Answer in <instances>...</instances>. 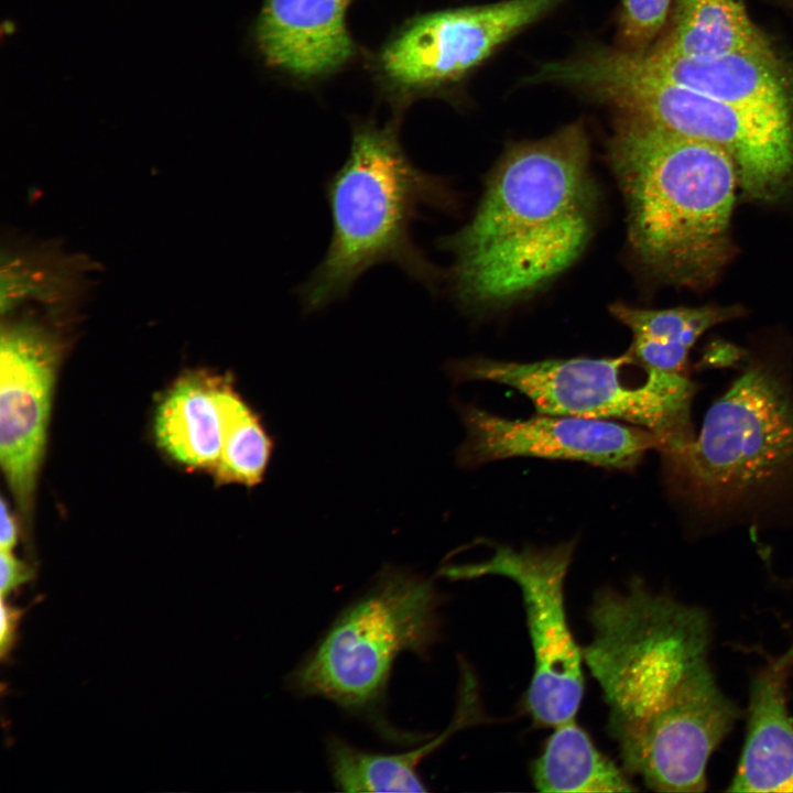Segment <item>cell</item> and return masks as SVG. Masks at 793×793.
<instances>
[{"mask_svg": "<svg viewBox=\"0 0 793 793\" xmlns=\"http://www.w3.org/2000/svg\"><path fill=\"white\" fill-rule=\"evenodd\" d=\"M583 658L628 772L658 792H704L711 753L739 717L709 667L705 612L640 579L591 601Z\"/></svg>", "mask_w": 793, "mask_h": 793, "instance_id": "obj_1", "label": "cell"}, {"mask_svg": "<svg viewBox=\"0 0 793 793\" xmlns=\"http://www.w3.org/2000/svg\"><path fill=\"white\" fill-rule=\"evenodd\" d=\"M598 193L582 121L510 145L488 178L472 218L439 240L466 309L509 305L565 271L585 249Z\"/></svg>", "mask_w": 793, "mask_h": 793, "instance_id": "obj_2", "label": "cell"}, {"mask_svg": "<svg viewBox=\"0 0 793 793\" xmlns=\"http://www.w3.org/2000/svg\"><path fill=\"white\" fill-rule=\"evenodd\" d=\"M617 115L608 157L626 199L636 259L661 282L711 287L737 250L735 161L716 144Z\"/></svg>", "mask_w": 793, "mask_h": 793, "instance_id": "obj_3", "label": "cell"}, {"mask_svg": "<svg viewBox=\"0 0 793 793\" xmlns=\"http://www.w3.org/2000/svg\"><path fill=\"white\" fill-rule=\"evenodd\" d=\"M325 193L332 236L324 258L298 287L304 311L316 312L344 297L361 274L382 263L435 285L436 269L411 229L424 207L450 208L453 193L410 160L393 124H356L349 154L328 177Z\"/></svg>", "mask_w": 793, "mask_h": 793, "instance_id": "obj_4", "label": "cell"}, {"mask_svg": "<svg viewBox=\"0 0 793 793\" xmlns=\"http://www.w3.org/2000/svg\"><path fill=\"white\" fill-rule=\"evenodd\" d=\"M665 457L677 495L705 519L754 514L793 485V380L749 357L695 437Z\"/></svg>", "mask_w": 793, "mask_h": 793, "instance_id": "obj_5", "label": "cell"}, {"mask_svg": "<svg viewBox=\"0 0 793 793\" xmlns=\"http://www.w3.org/2000/svg\"><path fill=\"white\" fill-rule=\"evenodd\" d=\"M569 85L673 132L716 144L736 163L739 186L751 202L793 199V123L752 111L665 79L620 47L591 45L571 64Z\"/></svg>", "mask_w": 793, "mask_h": 793, "instance_id": "obj_6", "label": "cell"}, {"mask_svg": "<svg viewBox=\"0 0 793 793\" xmlns=\"http://www.w3.org/2000/svg\"><path fill=\"white\" fill-rule=\"evenodd\" d=\"M628 352L612 358L546 359L514 362L472 358L455 363L458 380L491 381L524 394L540 414L622 421L658 436L663 455L695 437L691 408L696 383L688 373L645 368L634 382L626 374L636 362Z\"/></svg>", "mask_w": 793, "mask_h": 793, "instance_id": "obj_7", "label": "cell"}, {"mask_svg": "<svg viewBox=\"0 0 793 793\" xmlns=\"http://www.w3.org/2000/svg\"><path fill=\"white\" fill-rule=\"evenodd\" d=\"M438 599L430 580L387 568L338 616L292 673L291 686L350 710L373 708L383 697L397 656L424 654L435 641Z\"/></svg>", "mask_w": 793, "mask_h": 793, "instance_id": "obj_8", "label": "cell"}, {"mask_svg": "<svg viewBox=\"0 0 793 793\" xmlns=\"http://www.w3.org/2000/svg\"><path fill=\"white\" fill-rule=\"evenodd\" d=\"M574 548L573 541L521 551L496 545L487 560L445 571L460 579L503 576L519 586L534 655L526 707L541 726L555 727L574 719L584 694L583 649L569 629L564 595Z\"/></svg>", "mask_w": 793, "mask_h": 793, "instance_id": "obj_9", "label": "cell"}, {"mask_svg": "<svg viewBox=\"0 0 793 793\" xmlns=\"http://www.w3.org/2000/svg\"><path fill=\"white\" fill-rule=\"evenodd\" d=\"M564 1L503 0L416 17L382 48L380 72L408 93L457 82Z\"/></svg>", "mask_w": 793, "mask_h": 793, "instance_id": "obj_10", "label": "cell"}, {"mask_svg": "<svg viewBox=\"0 0 793 793\" xmlns=\"http://www.w3.org/2000/svg\"><path fill=\"white\" fill-rule=\"evenodd\" d=\"M61 336L34 317L10 319L0 339V463L29 521L42 465Z\"/></svg>", "mask_w": 793, "mask_h": 793, "instance_id": "obj_11", "label": "cell"}, {"mask_svg": "<svg viewBox=\"0 0 793 793\" xmlns=\"http://www.w3.org/2000/svg\"><path fill=\"white\" fill-rule=\"evenodd\" d=\"M461 419L467 437L458 461L467 467L534 457L629 469L648 452L662 447L652 432L611 420L551 414L510 420L477 406H464Z\"/></svg>", "mask_w": 793, "mask_h": 793, "instance_id": "obj_12", "label": "cell"}, {"mask_svg": "<svg viewBox=\"0 0 793 793\" xmlns=\"http://www.w3.org/2000/svg\"><path fill=\"white\" fill-rule=\"evenodd\" d=\"M350 0H264L256 40L265 62L295 77L332 74L355 55L346 12Z\"/></svg>", "mask_w": 793, "mask_h": 793, "instance_id": "obj_13", "label": "cell"}, {"mask_svg": "<svg viewBox=\"0 0 793 793\" xmlns=\"http://www.w3.org/2000/svg\"><path fill=\"white\" fill-rule=\"evenodd\" d=\"M645 67L675 84L752 111L783 117L793 123L781 55L729 54L687 58L648 50L636 53Z\"/></svg>", "mask_w": 793, "mask_h": 793, "instance_id": "obj_14", "label": "cell"}, {"mask_svg": "<svg viewBox=\"0 0 793 793\" xmlns=\"http://www.w3.org/2000/svg\"><path fill=\"white\" fill-rule=\"evenodd\" d=\"M785 662L753 680L742 752L731 792H793V718L784 685Z\"/></svg>", "mask_w": 793, "mask_h": 793, "instance_id": "obj_15", "label": "cell"}, {"mask_svg": "<svg viewBox=\"0 0 793 793\" xmlns=\"http://www.w3.org/2000/svg\"><path fill=\"white\" fill-rule=\"evenodd\" d=\"M229 380L208 371L188 372L160 400L154 435L177 463L211 472L216 468L224 442L222 393Z\"/></svg>", "mask_w": 793, "mask_h": 793, "instance_id": "obj_16", "label": "cell"}, {"mask_svg": "<svg viewBox=\"0 0 793 793\" xmlns=\"http://www.w3.org/2000/svg\"><path fill=\"white\" fill-rule=\"evenodd\" d=\"M671 11L665 35L650 47L658 53L687 58L763 55L773 46L745 0H673Z\"/></svg>", "mask_w": 793, "mask_h": 793, "instance_id": "obj_17", "label": "cell"}, {"mask_svg": "<svg viewBox=\"0 0 793 793\" xmlns=\"http://www.w3.org/2000/svg\"><path fill=\"white\" fill-rule=\"evenodd\" d=\"M609 308L630 329V351L636 360L644 368L670 373H687L689 352L697 340L717 325L743 315L740 305L647 309L615 303Z\"/></svg>", "mask_w": 793, "mask_h": 793, "instance_id": "obj_18", "label": "cell"}, {"mask_svg": "<svg viewBox=\"0 0 793 793\" xmlns=\"http://www.w3.org/2000/svg\"><path fill=\"white\" fill-rule=\"evenodd\" d=\"M532 778L541 792H633L637 787L601 753L575 718L554 727Z\"/></svg>", "mask_w": 793, "mask_h": 793, "instance_id": "obj_19", "label": "cell"}, {"mask_svg": "<svg viewBox=\"0 0 793 793\" xmlns=\"http://www.w3.org/2000/svg\"><path fill=\"white\" fill-rule=\"evenodd\" d=\"M468 696V693H467ZM469 697L456 720L438 738L406 753L381 754L358 749L334 736L327 742V756L335 784L347 792L426 791L416 767L455 730L470 721Z\"/></svg>", "mask_w": 793, "mask_h": 793, "instance_id": "obj_20", "label": "cell"}, {"mask_svg": "<svg viewBox=\"0 0 793 793\" xmlns=\"http://www.w3.org/2000/svg\"><path fill=\"white\" fill-rule=\"evenodd\" d=\"M1 312L22 302L43 303L53 312L64 308L78 292V263L50 251L9 252L2 256Z\"/></svg>", "mask_w": 793, "mask_h": 793, "instance_id": "obj_21", "label": "cell"}, {"mask_svg": "<svg viewBox=\"0 0 793 793\" xmlns=\"http://www.w3.org/2000/svg\"><path fill=\"white\" fill-rule=\"evenodd\" d=\"M224 442L213 474L220 485L259 484L270 460L273 444L256 413L235 390L231 379L222 393Z\"/></svg>", "mask_w": 793, "mask_h": 793, "instance_id": "obj_22", "label": "cell"}, {"mask_svg": "<svg viewBox=\"0 0 793 793\" xmlns=\"http://www.w3.org/2000/svg\"><path fill=\"white\" fill-rule=\"evenodd\" d=\"M673 0H621L617 39L619 47L644 53L665 26Z\"/></svg>", "mask_w": 793, "mask_h": 793, "instance_id": "obj_23", "label": "cell"}, {"mask_svg": "<svg viewBox=\"0 0 793 793\" xmlns=\"http://www.w3.org/2000/svg\"><path fill=\"white\" fill-rule=\"evenodd\" d=\"M34 571L26 563L15 557L12 551L0 552V593L1 598L12 594L17 588L29 583Z\"/></svg>", "mask_w": 793, "mask_h": 793, "instance_id": "obj_24", "label": "cell"}, {"mask_svg": "<svg viewBox=\"0 0 793 793\" xmlns=\"http://www.w3.org/2000/svg\"><path fill=\"white\" fill-rule=\"evenodd\" d=\"M0 610V654L6 659L17 641L18 628L24 610L7 604L2 598Z\"/></svg>", "mask_w": 793, "mask_h": 793, "instance_id": "obj_25", "label": "cell"}, {"mask_svg": "<svg viewBox=\"0 0 793 793\" xmlns=\"http://www.w3.org/2000/svg\"><path fill=\"white\" fill-rule=\"evenodd\" d=\"M19 539V529L17 520L10 511L7 501L1 500V522H0V548L3 551H12Z\"/></svg>", "mask_w": 793, "mask_h": 793, "instance_id": "obj_26", "label": "cell"}, {"mask_svg": "<svg viewBox=\"0 0 793 793\" xmlns=\"http://www.w3.org/2000/svg\"><path fill=\"white\" fill-rule=\"evenodd\" d=\"M786 1H787V3H789V4L792 7V9H793V0H786Z\"/></svg>", "mask_w": 793, "mask_h": 793, "instance_id": "obj_27", "label": "cell"}]
</instances>
